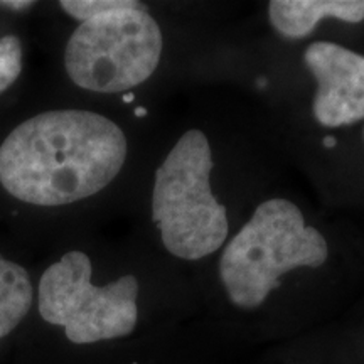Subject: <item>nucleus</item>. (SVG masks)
<instances>
[{
    "mask_svg": "<svg viewBox=\"0 0 364 364\" xmlns=\"http://www.w3.org/2000/svg\"><path fill=\"white\" fill-rule=\"evenodd\" d=\"M127 159L124 130L85 110L39 113L0 145V184L34 206H66L98 194Z\"/></svg>",
    "mask_w": 364,
    "mask_h": 364,
    "instance_id": "obj_1",
    "label": "nucleus"
},
{
    "mask_svg": "<svg viewBox=\"0 0 364 364\" xmlns=\"http://www.w3.org/2000/svg\"><path fill=\"white\" fill-rule=\"evenodd\" d=\"M329 247L307 226L297 204L284 198L263 201L223 250L220 277L228 299L240 309L260 307L282 275L295 268H318Z\"/></svg>",
    "mask_w": 364,
    "mask_h": 364,
    "instance_id": "obj_2",
    "label": "nucleus"
},
{
    "mask_svg": "<svg viewBox=\"0 0 364 364\" xmlns=\"http://www.w3.org/2000/svg\"><path fill=\"white\" fill-rule=\"evenodd\" d=\"M211 145L204 132L182 134L156 172L152 218L167 252L181 260H201L218 252L230 235L226 208L211 191Z\"/></svg>",
    "mask_w": 364,
    "mask_h": 364,
    "instance_id": "obj_3",
    "label": "nucleus"
},
{
    "mask_svg": "<svg viewBox=\"0 0 364 364\" xmlns=\"http://www.w3.org/2000/svg\"><path fill=\"white\" fill-rule=\"evenodd\" d=\"M164 39L147 7L134 0L81 22L65 51L70 80L97 93H122L147 81L157 70Z\"/></svg>",
    "mask_w": 364,
    "mask_h": 364,
    "instance_id": "obj_4",
    "label": "nucleus"
},
{
    "mask_svg": "<svg viewBox=\"0 0 364 364\" xmlns=\"http://www.w3.org/2000/svg\"><path fill=\"white\" fill-rule=\"evenodd\" d=\"M91 260L73 250L53 263L39 282V312L46 322L65 327L75 344L129 336L139 321V282L125 275L105 287L91 284Z\"/></svg>",
    "mask_w": 364,
    "mask_h": 364,
    "instance_id": "obj_5",
    "label": "nucleus"
},
{
    "mask_svg": "<svg viewBox=\"0 0 364 364\" xmlns=\"http://www.w3.org/2000/svg\"><path fill=\"white\" fill-rule=\"evenodd\" d=\"M304 63L317 83L312 115L327 129L364 120V56L344 46L318 41L304 53Z\"/></svg>",
    "mask_w": 364,
    "mask_h": 364,
    "instance_id": "obj_6",
    "label": "nucleus"
},
{
    "mask_svg": "<svg viewBox=\"0 0 364 364\" xmlns=\"http://www.w3.org/2000/svg\"><path fill=\"white\" fill-rule=\"evenodd\" d=\"M268 17L284 38L304 39L321 21L363 22L364 0H273L268 4Z\"/></svg>",
    "mask_w": 364,
    "mask_h": 364,
    "instance_id": "obj_7",
    "label": "nucleus"
},
{
    "mask_svg": "<svg viewBox=\"0 0 364 364\" xmlns=\"http://www.w3.org/2000/svg\"><path fill=\"white\" fill-rule=\"evenodd\" d=\"M29 273L0 255V341L21 324L33 304Z\"/></svg>",
    "mask_w": 364,
    "mask_h": 364,
    "instance_id": "obj_8",
    "label": "nucleus"
},
{
    "mask_svg": "<svg viewBox=\"0 0 364 364\" xmlns=\"http://www.w3.org/2000/svg\"><path fill=\"white\" fill-rule=\"evenodd\" d=\"M22 71V44L17 36L0 38V95L16 83Z\"/></svg>",
    "mask_w": 364,
    "mask_h": 364,
    "instance_id": "obj_9",
    "label": "nucleus"
},
{
    "mask_svg": "<svg viewBox=\"0 0 364 364\" xmlns=\"http://www.w3.org/2000/svg\"><path fill=\"white\" fill-rule=\"evenodd\" d=\"M125 0H63L59 2L63 11L76 21H88L124 6Z\"/></svg>",
    "mask_w": 364,
    "mask_h": 364,
    "instance_id": "obj_10",
    "label": "nucleus"
},
{
    "mask_svg": "<svg viewBox=\"0 0 364 364\" xmlns=\"http://www.w3.org/2000/svg\"><path fill=\"white\" fill-rule=\"evenodd\" d=\"M2 7H9V9H16V11H21V9H27L33 6V2H0Z\"/></svg>",
    "mask_w": 364,
    "mask_h": 364,
    "instance_id": "obj_11",
    "label": "nucleus"
},
{
    "mask_svg": "<svg viewBox=\"0 0 364 364\" xmlns=\"http://www.w3.org/2000/svg\"><path fill=\"white\" fill-rule=\"evenodd\" d=\"M326 145H329V147H334V139H327Z\"/></svg>",
    "mask_w": 364,
    "mask_h": 364,
    "instance_id": "obj_12",
    "label": "nucleus"
},
{
    "mask_svg": "<svg viewBox=\"0 0 364 364\" xmlns=\"http://www.w3.org/2000/svg\"><path fill=\"white\" fill-rule=\"evenodd\" d=\"M363 135H364V130H363Z\"/></svg>",
    "mask_w": 364,
    "mask_h": 364,
    "instance_id": "obj_13",
    "label": "nucleus"
}]
</instances>
